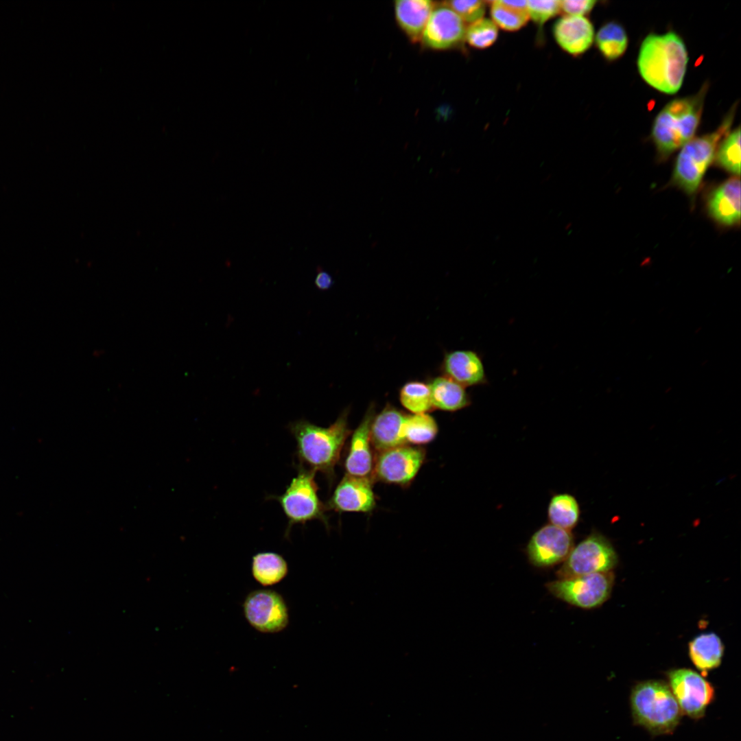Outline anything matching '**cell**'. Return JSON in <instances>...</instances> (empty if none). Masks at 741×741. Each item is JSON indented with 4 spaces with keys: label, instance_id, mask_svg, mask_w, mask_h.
<instances>
[{
    "label": "cell",
    "instance_id": "7",
    "mask_svg": "<svg viewBox=\"0 0 741 741\" xmlns=\"http://www.w3.org/2000/svg\"><path fill=\"white\" fill-rule=\"evenodd\" d=\"M613 582L610 571L558 578L545 584V587L554 596L571 605L590 609L608 599Z\"/></svg>",
    "mask_w": 741,
    "mask_h": 741
},
{
    "label": "cell",
    "instance_id": "32",
    "mask_svg": "<svg viewBox=\"0 0 741 741\" xmlns=\"http://www.w3.org/2000/svg\"><path fill=\"white\" fill-rule=\"evenodd\" d=\"M527 9L529 18L541 27L548 20L560 13V1H527Z\"/></svg>",
    "mask_w": 741,
    "mask_h": 741
},
{
    "label": "cell",
    "instance_id": "21",
    "mask_svg": "<svg viewBox=\"0 0 741 741\" xmlns=\"http://www.w3.org/2000/svg\"><path fill=\"white\" fill-rule=\"evenodd\" d=\"M428 385L434 409L453 412L471 403L465 388L445 375L435 377Z\"/></svg>",
    "mask_w": 741,
    "mask_h": 741
},
{
    "label": "cell",
    "instance_id": "29",
    "mask_svg": "<svg viewBox=\"0 0 741 741\" xmlns=\"http://www.w3.org/2000/svg\"><path fill=\"white\" fill-rule=\"evenodd\" d=\"M401 405L413 414L427 413L432 410L431 392L428 384L419 381L405 384L399 391Z\"/></svg>",
    "mask_w": 741,
    "mask_h": 741
},
{
    "label": "cell",
    "instance_id": "30",
    "mask_svg": "<svg viewBox=\"0 0 741 741\" xmlns=\"http://www.w3.org/2000/svg\"><path fill=\"white\" fill-rule=\"evenodd\" d=\"M498 37V27L491 19L482 18L466 27L464 41L478 49L493 45Z\"/></svg>",
    "mask_w": 741,
    "mask_h": 741
},
{
    "label": "cell",
    "instance_id": "23",
    "mask_svg": "<svg viewBox=\"0 0 741 741\" xmlns=\"http://www.w3.org/2000/svg\"><path fill=\"white\" fill-rule=\"evenodd\" d=\"M490 5L492 21L497 27L507 32H515L529 21L527 1L496 0L487 1Z\"/></svg>",
    "mask_w": 741,
    "mask_h": 741
},
{
    "label": "cell",
    "instance_id": "10",
    "mask_svg": "<svg viewBox=\"0 0 741 741\" xmlns=\"http://www.w3.org/2000/svg\"><path fill=\"white\" fill-rule=\"evenodd\" d=\"M667 677L682 714L694 720L703 718L715 697L713 685L696 672L687 668L670 670Z\"/></svg>",
    "mask_w": 741,
    "mask_h": 741
},
{
    "label": "cell",
    "instance_id": "28",
    "mask_svg": "<svg viewBox=\"0 0 741 741\" xmlns=\"http://www.w3.org/2000/svg\"><path fill=\"white\" fill-rule=\"evenodd\" d=\"M740 128L729 132L720 142L715 154L716 165L732 176H740Z\"/></svg>",
    "mask_w": 741,
    "mask_h": 741
},
{
    "label": "cell",
    "instance_id": "13",
    "mask_svg": "<svg viewBox=\"0 0 741 741\" xmlns=\"http://www.w3.org/2000/svg\"><path fill=\"white\" fill-rule=\"evenodd\" d=\"M465 30V23L454 11L443 2L436 3L421 40L431 49H450L463 43Z\"/></svg>",
    "mask_w": 741,
    "mask_h": 741
},
{
    "label": "cell",
    "instance_id": "25",
    "mask_svg": "<svg viewBox=\"0 0 741 741\" xmlns=\"http://www.w3.org/2000/svg\"><path fill=\"white\" fill-rule=\"evenodd\" d=\"M579 517V504L573 495L558 493L551 498L548 508L550 524L570 530L578 524Z\"/></svg>",
    "mask_w": 741,
    "mask_h": 741
},
{
    "label": "cell",
    "instance_id": "4",
    "mask_svg": "<svg viewBox=\"0 0 741 741\" xmlns=\"http://www.w3.org/2000/svg\"><path fill=\"white\" fill-rule=\"evenodd\" d=\"M634 723L652 735L672 733L679 725L682 712L669 685L661 681L637 684L630 697Z\"/></svg>",
    "mask_w": 741,
    "mask_h": 741
},
{
    "label": "cell",
    "instance_id": "14",
    "mask_svg": "<svg viewBox=\"0 0 741 741\" xmlns=\"http://www.w3.org/2000/svg\"><path fill=\"white\" fill-rule=\"evenodd\" d=\"M373 480L345 474L327 501V510L338 513H369L376 507Z\"/></svg>",
    "mask_w": 741,
    "mask_h": 741
},
{
    "label": "cell",
    "instance_id": "16",
    "mask_svg": "<svg viewBox=\"0 0 741 741\" xmlns=\"http://www.w3.org/2000/svg\"><path fill=\"white\" fill-rule=\"evenodd\" d=\"M375 414V406L372 403L368 406L359 425L352 433L344 460L346 474L371 478L374 459L370 440V426Z\"/></svg>",
    "mask_w": 741,
    "mask_h": 741
},
{
    "label": "cell",
    "instance_id": "24",
    "mask_svg": "<svg viewBox=\"0 0 741 741\" xmlns=\"http://www.w3.org/2000/svg\"><path fill=\"white\" fill-rule=\"evenodd\" d=\"M287 571L285 560L277 553L259 552L252 557V575L262 585H272L280 582L285 577Z\"/></svg>",
    "mask_w": 741,
    "mask_h": 741
},
{
    "label": "cell",
    "instance_id": "6",
    "mask_svg": "<svg viewBox=\"0 0 741 741\" xmlns=\"http://www.w3.org/2000/svg\"><path fill=\"white\" fill-rule=\"evenodd\" d=\"M297 475L292 480L285 491L281 495L269 497L277 501L286 518L287 538L292 526L305 524L312 520H319L329 528L325 505L319 498L318 486L315 480L316 472L297 465Z\"/></svg>",
    "mask_w": 741,
    "mask_h": 741
},
{
    "label": "cell",
    "instance_id": "34",
    "mask_svg": "<svg viewBox=\"0 0 741 741\" xmlns=\"http://www.w3.org/2000/svg\"><path fill=\"white\" fill-rule=\"evenodd\" d=\"M334 284L331 275L322 269H317L314 285L319 290H327Z\"/></svg>",
    "mask_w": 741,
    "mask_h": 741
},
{
    "label": "cell",
    "instance_id": "31",
    "mask_svg": "<svg viewBox=\"0 0 741 741\" xmlns=\"http://www.w3.org/2000/svg\"><path fill=\"white\" fill-rule=\"evenodd\" d=\"M443 3L469 24L482 19L487 5L486 1L480 0H455Z\"/></svg>",
    "mask_w": 741,
    "mask_h": 741
},
{
    "label": "cell",
    "instance_id": "1",
    "mask_svg": "<svg viewBox=\"0 0 741 741\" xmlns=\"http://www.w3.org/2000/svg\"><path fill=\"white\" fill-rule=\"evenodd\" d=\"M348 414L349 410H344L327 427L316 425L304 419L288 425L296 443L298 465L320 472L329 484L333 482L335 467L351 433Z\"/></svg>",
    "mask_w": 741,
    "mask_h": 741
},
{
    "label": "cell",
    "instance_id": "3",
    "mask_svg": "<svg viewBox=\"0 0 741 741\" xmlns=\"http://www.w3.org/2000/svg\"><path fill=\"white\" fill-rule=\"evenodd\" d=\"M705 90L671 101L656 117L652 138L659 159H666L694 138L703 111Z\"/></svg>",
    "mask_w": 741,
    "mask_h": 741
},
{
    "label": "cell",
    "instance_id": "33",
    "mask_svg": "<svg viewBox=\"0 0 741 741\" xmlns=\"http://www.w3.org/2000/svg\"><path fill=\"white\" fill-rule=\"evenodd\" d=\"M596 1L593 0H564L560 1V12L566 16H583L593 8Z\"/></svg>",
    "mask_w": 741,
    "mask_h": 741
},
{
    "label": "cell",
    "instance_id": "19",
    "mask_svg": "<svg viewBox=\"0 0 741 741\" xmlns=\"http://www.w3.org/2000/svg\"><path fill=\"white\" fill-rule=\"evenodd\" d=\"M406 414L388 404L375 414L370 426V440L377 452L407 445L403 434Z\"/></svg>",
    "mask_w": 741,
    "mask_h": 741
},
{
    "label": "cell",
    "instance_id": "18",
    "mask_svg": "<svg viewBox=\"0 0 741 741\" xmlns=\"http://www.w3.org/2000/svg\"><path fill=\"white\" fill-rule=\"evenodd\" d=\"M442 368L444 375L464 388L488 383L482 358L473 351L457 350L447 353Z\"/></svg>",
    "mask_w": 741,
    "mask_h": 741
},
{
    "label": "cell",
    "instance_id": "11",
    "mask_svg": "<svg viewBox=\"0 0 741 741\" xmlns=\"http://www.w3.org/2000/svg\"><path fill=\"white\" fill-rule=\"evenodd\" d=\"M243 608L248 623L262 633L281 631L289 622L288 610L283 597L271 589L250 592L244 600Z\"/></svg>",
    "mask_w": 741,
    "mask_h": 741
},
{
    "label": "cell",
    "instance_id": "22",
    "mask_svg": "<svg viewBox=\"0 0 741 741\" xmlns=\"http://www.w3.org/2000/svg\"><path fill=\"white\" fill-rule=\"evenodd\" d=\"M723 652V644L718 636L714 633L702 634L695 637L689 644L691 661L703 676L719 666Z\"/></svg>",
    "mask_w": 741,
    "mask_h": 741
},
{
    "label": "cell",
    "instance_id": "26",
    "mask_svg": "<svg viewBox=\"0 0 741 741\" xmlns=\"http://www.w3.org/2000/svg\"><path fill=\"white\" fill-rule=\"evenodd\" d=\"M596 44L602 55L609 60H613L625 52L628 45V37L624 27L615 21L608 22L597 32Z\"/></svg>",
    "mask_w": 741,
    "mask_h": 741
},
{
    "label": "cell",
    "instance_id": "2",
    "mask_svg": "<svg viewBox=\"0 0 741 741\" xmlns=\"http://www.w3.org/2000/svg\"><path fill=\"white\" fill-rule=\"evenodd\" d=\"M687 62L685 43L673 32L648 35L642 43L637 60L643 80L666 94H674L680 89Z\"/></svg>",
    "mask_w": 741,
    "mask_h": 741
},
{
    "label": "cell",
    "instance_id": "27",
    "mask_svg": "<svg viewBox=\"0 0 741 741\" xmlns=\"http://www.w3.org/2000/svg\"><path fill=\"white\" fill-rule=\"evenodd\" d=\"M435 419L427 413L406 415L403 434L406 444L422 445L432 442L438 434Z\"/></svg>",
    "mask_w": 741,
    "mask_h": 741
},
{
    "label": "cell",
    "instance_id": "9",
    "mask_svg": "<svg viewBox=\"0 0 741 741\" xmlns=\"http://www.w3.org/2000/svg\"><path fill=\"white\" fill-rule=\"evenodd\" d=\"M425 457L424 449L409 445L377 452L371 478L375 481L405 487L416 478Z\"/></svg>",
    "mask_w": 741,
    "mask_h": 741
},
{
    "label": "cell",
    "instance_id": "20",
    "mask_svg": "<svg viewBox=\"0 0 741 741\" xmlns=\"http://www.w3.org/2000/svg\"><path fill=\"white\" fill-rule=\"evenodd\" d=\"M430 0H398L395 1L396 21L413 43L419 42L435 7Z\"/></svg>",
    "mask_w": 741,
    "mask_h": 741
},
{
    "label": "cell",
    "instance_id": "8",
    "mask_svg": "<svg viewBox=\"0 0 741 741\" xmlns=\"http://www.w3.org/2000/svg\"><path fill=\"white\" fill-rule=\"evenodd\" d=\"M617 554L607 538L593 532L574 546L557 570L558 578L597 572H610L616 565Z\"/></svg>",
    "mask_w": 741,
    "mask_h": 741
},
{
    "label": "cell",
    "instance_id": "5",
    "mask_svg": "<svg viewBox=\"0 0 741 741\" xmlns=\"http://www.w3.org/2000/svg\"><path fill=\"white\" fill-rule=\"evenodd\" d=\"M733 114H729L714 132L692 139L679 152L674 163L670 185L690 197H694L701 187L705 174L714 161L717 148L729 132Z\"/></svg>",
    "mask_w": 741,
    "mask_h": 741
},
{
    "label": "cell",
    "instance_id": "12",
    "mask_svg": "<svg viewBox=\"0 0 741 741\" xmlns=\"http://www.w3.org/2000/svg\"><path fill=\"white\" fill-rule=\"evenodd\" d=\"M574 546V536L570 530L548 524L530 537L526 554L532 565L550 567L563 563Z\"/></svg>",
    "mask_w": 741,
    "mask_h": 741
},
{
    "label": "cell",
    "instance_id": "17",
    "mask_svg": "<svg viewBox=\"0 0 741 741\" xmlns=\"http://www.w3.org/2000/svg\"><path fill=\"white\" fill-rule=\"evenodd\" d=\"M552 34L561 49L574 56L587 51L594 40L593 26L583 16H563L554 24Z\"/></svg>",
    "mask_w": 741,
    "mask_h": 741
},
{
    "label": "cell",
    "instance_id": "15",
    "mask_svg": "<svg viewBox=\"0 0 741 741\" xmlns=\"http://www.w3.org/2000/svg\"><path fill=\"white\" fill-rule=\"evenodd\" d=\"M706 210L717 224L727 228L740 224V180L731 176L716 187L709 194Z\"/></svg>",
    "mask_w": 741,
    "mask_h": 741
}]
</instances>
